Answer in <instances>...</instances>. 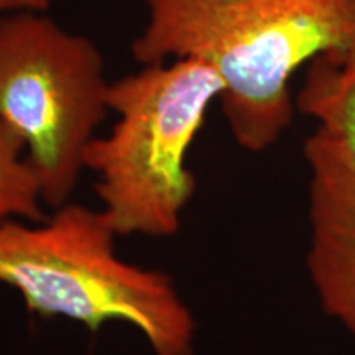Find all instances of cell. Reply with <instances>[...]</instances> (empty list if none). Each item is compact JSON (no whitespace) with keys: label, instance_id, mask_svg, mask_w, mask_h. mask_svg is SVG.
Segmentation results:
<instances>
[{"label":"cell","instance_id":"cell-1","mask_svg":"<svg viewBox=\"0 0 355 355\" xmlns=\"http://www.w3.org/2000/svg\"><path fill=\"white\" fill-rule=\"evenodd\" d=\"M145 12L137 63L214 69L230 135L252 153L277 145L295 121L296 71L355 43V0H145Z\"/></svg>","mask_w":355,"mask_h":355},{"label":"cell","instance_id":"cell-2","mask_svg":"<svg viewBox=\"0 0 355 355\" xmlns=\"http://www.w3.org/2000/svg\"><path fill=\"white\" fill-rule=\"evenodd\" d=\"M117 239L104 212L73 201L38 222L0 220V283L37 316L125 322L153 355H194L198 322L173 278L123 260Z\"/></svg>","mask_w":355,"mask_h":355},{"label":"cell","instance_id":"cell-3","mask_svg":"<svg viewBox=\"0 0 355 355\" xmlns=\"http://www.w3.org/2000/svg\"><path fill=\"white\" fill-rule=\"evenodd\" d=\"M222 83L193 60L144 64L110 83L115 123L86 152L101 207L119 237L178 234L196 193L188 153Z\"/></svg>","mask_w":355,"mask_h":355},{"label":"cell","instance_id":"cell-4","mask_svg":"<svg viewBox=\"0 0 355 355\" xmlns=\"http://www.w3.org/2000/svg\"><path fill=\"white\" fill-rule=\"evenodd\" d=\"M107 66L87 35L46 13L0 15V123L21 141L51 209L71 201L110 114Z\"/></svg>","mask_w":355,"mask_h":355},{"label":"cell","instance_id":"cell-5","mask_svg":"<svg viewBox=\"0 0 355 355\" xmlns=\"http://www.w3.org/2000/svg\"><path fill=\"white\" fill-rule=\"evenodd\" d=\"M309 245L306 268L324 313L355 337V168L321 127L306 139Z\"/></svg>","mask_w":355,"mask_h":355},{"label":"cell","instance_id":"cell-6","mask_svg":"<svg viewBox=\"0 0 355 355\" xmlns=\"http://www.w3.org/2000/svg\"><path fill=\"white\" fill-rule=\"evenodd\" d=\"M296 109L334 135L355 168V43L311 61Z\"/></svg>","mask_w":355,"mask_h":355},{"label":"cell","instance_id":"cell-7","mask_svg":"<svg viewBox=\"0 0 355 355\" xmlns=\"http://www.w3.org/2000/svg\"><path fill=\"white\" fill-rule=\"evenodd\" d=\"M42 186L25 148L6 125L0 123V220L44 219Z\"/></svg>","mask_w":355,"mask_h":355},{"label":"cell","instance_id":"cell-8","mask_svg":"<svg viewBox=\"0 0 355 355\" xmlns=\"http://www.w3.org/2000/svg\"><path fill=\"white\" fill-rule=\"evenodd\" d=\"M51 3L53 0H0V15L21 12L46 13Z\"/></svg>","mask_w":355,"mask_h":355}]
</instances>
